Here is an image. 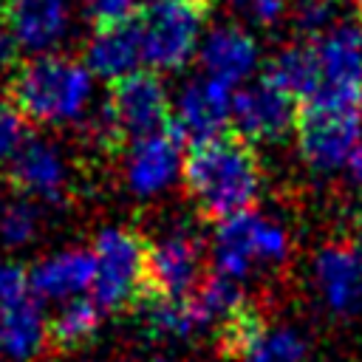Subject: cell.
<instances>
[{
  "label": "cell",
  "instance_id": "1",
  "mask_svg": "<svg viewBox=\"0 0 362 362\" xmlns=\"http://www.w3.org/2000/svg\"><path fill=\"white\" fill-rule=\"evenodd\" d=\"M184 189L201 215L226 221L246 212L260 195V161L255 147L238 133L192 144L181 167Z\"/></svg>",
  "mask_w": 362,
  "mask_h": 362
},
{
  "label": "cell",
  "instance_id": "2",
  "mask_svg": "<svg viewBox=\"0 0 362 362\" xmlns=\"http://www.w3.org/2000/svg\"><path fill=\"white\" fill-rule=\"evenodd\" d=\"M8 102L37 124H71L85 116L93 96V74L65 54H40L11 74Z\"/></svg>",
  "mask_w": 362,
  "mask_h": 362
},
{
  "label": "cell",
  "instance_id": "3",
  "mask_svg": "<svg viewBox=\"0 0 362 362\" xmlns=\"http://www.w3.org/2000/svg\"><path fill=\"white\" fill-rule=\"evenodd\" d=\"M167 85L156 71H136L110 85L105 105L93 119V136L102 147L116 150L173 124Z\"/></svg>",
  "mask_w": 362,
  "mask_h": 362
},
{
  "label": "cell",
  "instance_id": "4",
  "mask_svg": "<svg viewBox=\"0 0 362 362\" xmlns=\"http://www.w3.org/2000/svg\"><path fill=\"white\" fill-rule=\"evenodd\" d=\"M291 255V240L283 223L260 212H240L218 223L212 238L215 272L240 283L255 272L280 269Z\"/></svg>",
  "mask_w": 362,
  "mask_h": 362
},
{
  "label": "cell",
  "instance_id": "5",
  "mask_svg": "<svg viewBox=\"0 0 362 362\" xmlns=\"http://www.w3.org/2000/svg\"><path fill=\"white\" fill-rule=\"evenodd\" d=\"M93 303L102 311H130L147 294V240L127 226H105L93 238Z\"/></svg>",
  "mask_w": 362,
  "mask_h": 362
},
{
  "label": "cell",
  "instance_id": "6",
  "mask_svg": "<svg viewBox=\"0 0 362 362\" xmlns=\"http://www.w3.org/2000/svg\"><path fill=\"white\" fill-rule=\"evenodd\" d=\"M209 0H150L139 17L144 62L156 71H178L201 48Z\"/></svg>",
  "mask_w": 362,
  "mask_h": 362
},
{
  "label": "cell",
  "instance_id": "7",
  "mask_svg": "<svg viewBox=\"0 0 362 362\" xmlns=\"http://www.w3.org/2000/svg\"><path fill=\"white\" fill-rule=\"evenodd\" d=\"M317 54V90L303 107L362 110V28L337 23L311 40Z\"/></svg>",
  "mask_w": 362,
  "mask_h": 362
},
{
  "label": "cell",
  "instance_id": "8",
  "mask_svg": "<svg viewBox=\"0 0 362 362\" xmlns=\"http://www.w3.org/2000/svg\"><path fill=\"white\" fill-rule=\"evenodd\" d=\"M294 133L300 156L314 173L354 170L362 156V110L300 107Z\"/></svg>",
  "mask_w": 362,
  "mask_h": 362
},
{
  "label": "cell",
  "instance_id": "9",
  "mask_svg": "<svg viewBox=\"0 0 362 362\" xmlns=\"http://www.w3.org/2000/svg\"><path fill=\"white\" fill-rule=\"evenodd\" d=\"M204 277V246L192 229L178 226L147 243L144 297L184 300L198 291Z\"/></svg>",
  "mask_w": 362,
  "mask_h": 362
},
{
  "label": "cell",
  "instance_id": "10",
  "mask_svg": "<svg viewBox=\"0 0 362 362\" xmlns=\"http://www.w3.org/2000/svg\"><path fill=\"white\" fill-rule=\"evenodd\" d=\"M232 124L240 139L255 141H280L286 133L297 127L300 102L272 85L269 79H257L235 90L232 96Z\"/></svg>",
  "mask_w": 362,
  "mask_h": 362
},
{
  "label": "cell",
  "instance_id": "11",
  "mask_svg": "<svg viewBox=\"0 0 362 362\" xmlns=\"http://www.w3.org/2000/svg\"><path fill=\"white\" fill-rule=\"evenodd\" d=\"M311 274L317 294L331 314H362V246L351 240H334L320 246L311 263Z\"/></svg>",
  "mask_w": 362,
  "mask_h": 362
},
{
  "label": "cell",
  "instance_id": "12",
  "mask_svg": "<svg viewBox=\"0 0 362 362\" xmlns=\"http://www.w3.org/2000/svg\"><path fill=\"white\" fill-rule=\"evenodd\" d=\"M181 144H184V139L173 124L130 141L127 156H124L127 189L139 198H153V195L164 192L184 167Z\"/></svg>",
  "mask_w": 362,
  "mask_h": 362
},
{
  "label": "cell",
  "instance_id": "13",
  "mask_svg": "<svg viewBox=\"0 0 362 362\" xmlns=\"http://www.w3.org/2000/svg\"><path fill=\"white\" fill-rule=\"evenodd\" d=\"M232 96L235 93L229 85L204 74L195 76L181 88L175 99L173 127L181 133V139H189L192 144L221 136L232 116Z\"/></svg>",
  "mask_w": 362,
  "mask_h": 362
},
{
  "label": "cell",
  "instance_id": "14",
  "mask_svg": "<svg viewBox=\"0 0 362 362\" xmlns=\"http://www.w3.org/2000/svg\"><path fill=\"white\" fill-rule=\"evenodd\" d=\"M8 178L14 189L37 201H62L68 192V164L57 144L28 139L20 153L8 161Z\"/></svg>",
  "mask_w": 362,
  "mask_h": 362
},
{
  "label": "cell",
  "instance_id": "15",
  "mask_svg": "<svg viewBox=\"0 0 362 362\" xmlns=\"http://www.w3.org/2000/svg\"><path fill=\"white\" fill-rule=\"evenodd\" d=\"M14 40L28 54H48L62 42L71 23V0H3Z\"/></svg>",
  "mask_w": 362,
  "mask_h": 362
},
{
  "label": "cell",
  "instance_id": "16",
  "mask_svg": "<svg viewBox=\"0 0 362 362\" xmlns=\"http://www.w3.org/2000/svg\"><path fill=\"white\" fill-rule=\"evenodd\" d=\"M198 59L204 76L218 79L235 90L257 62V42L240 25H218L204 37Z\"/></svg>",
  "mask_w": 362,
  "mask_h": 362
},
{
  "label": "cell",
  "instance_id": "17",
  "mask_svg": "<svg viewBox=\"0 0 362 362\" xmlns=\"http://www.w3.org/2000/svg\"><path fill=\"white\" fill-rule=\"evenodd\" d=\"M51 351L48 320L40 311L34 294L6 305L0 311V354L6 362H40Z\"/></svg>",
  "mask_w": 362,
  "mask_h": 362
},
{
  "label": "cell",
  "instance_id": "18",
  "mask_svg": "<svg viewBox=\"0 0 362 362\" xmlns=\"http://www.w3.org/2000/svg\"><path fill=\"white\" fill-rule=\"evenodd\" d=\"M93 274H96L93 252L65 249L59 255H51L45 260H40L28 272V286H31V294H37L42 300L68 303V300L79 297L85 288L93 286Z\"/></svg>",
  "mask_w": 362,
  "mask_h": 362
},
{
  "label": "cell",
  "instance_id": "19",
  "mask_svg": "<svg viewBox=\"0 0 362 362\" xmlns=\"http://www.w3.org/2000/svg\"><path fill=\"white\" fill-rule=\"evenodd\" d=\"M144 59L141 48V28L139 20L130 25H116V28H102L93 31V37L85 45V65L90 74L107 79L110 85L136 74Z\"/></svg>",
  "mask_w": 362,
  "mask_h": 362
},
{
  "label": "cell",
  "instance_id": "20",
  "mask_svg": "<svg viewBox=\"0 0 362 362\" xmlns=\"http://www.w3.org/2000/svg\"><path fill=\"white\" fill-rule=\"evenodd\" d=\"M263 79H269L272 85H277L280 90H286L288 96H294L297 102L305 105L314 96L317 82H320L314 42L311 40H300V42L286 45L283 51H277L266 62Z\"/></svg>",
  "mask_w": 362,
  "mask_h": 362
},
{
  "label": "cell",
  "instance_id": "21",
  "mask_svg": "<svg viewBox=\"0 0 362 362\" xmlns=\"http://www.w3.org/2000/svg\"><path fill=\"white\" fill-rule=\"evenodd\" d=\"M136 311H141L147 334L158 339H189L201 328H206L192 297H184V300L144 297Z\"/></svg>",
  "mask_w": 362,
  "mask_h": 362
},
{
  "label": "cell",
  "instance_id": "22",
  "mask_svg": "<svg viewBox=\"0 0 362 362\" xmlns=\"http://www.w3.org/2000/svg\"><path fill=\"white\" fill-rule=\"evenodd\" d=\"M102 308L93 300L74 297L48 320V342L54 351H76L93 339L99 331Z\"/></svg>",
  "mask_w": 362,
  "mask_h": 362
},
{
  "label": "cell",
  "instance_id": "23",
  "mask_svg": "<svg viewBox=\"0 0 362 362\" xmlns=\"http://www.w3.org/2000/svg\"><path fill=\"white\" fill-rule=\"evenodd\" d=\"M40 232V209L31 198L14 195L0 198V243L20 249L31 243Z\"/></svg>",
  "mask_w": 362,
  "mask_h": 362
},
{
  "label": "cell",
  "instance_id": "24",
  "mask_svg": "<svg viewBox=\"0 0 362 362\" xmlns=\"http://www.w3.org/2000/svg\"><path fill=\"white\" fill-rule=\"evenodd\" d=\"M79 6H82L85 20L93 25V31L130 25L141 17L139 0H79Z\"/></svg>",
  "mask_w": 362,
  "mask_h": 362
},
{
  "label": "cell",
  "instance_id": "25",
  "mask_svg": "<svg viewBox=\"0 0 362 362\" xmlns=\"http://www.w3.org/2000/svg\"><path fill=\"white\" fill-rule=\"evenodd\" d=\"M294 23L303 40H317L337 25V3L334 0H297Z\"/></svg>",
  "mask_w": 362,
  "mask_h": 362
},
{
  "label": "cell",
  "instance_id": "26",
  "mask_svg": "<svg viewBox=\"0 0 362 362\" xmlns=\"http://www.w3.org/2000/svg\"><path fill=\"white\" fill-rule=\"evenodd\" d=\"M28 139V119L8 99H0V161H11Z\"/></svg>",
  "mask_w": 362,
  "mask_h": 362
},
{
  "label": "cell",
  "instance_id": "27",
  "mask_svg": "<svg viewBox=\"0 0 362 362\" xmlns=\"http://www.w3.org/2000/svg\"><path fill=\"white\" fill-rule=\"evenodd\" d=\"M31 294L28 272L11 260H0V311Z\"/></svg>",
  "mask_w": 362,
  "mask_h": 362
},
{
  "label": "cell",
  "instance_id": "28",
  "mask_svg": "<svg viewBox=\"0 0 362 362\" xmlns=\"http://www.w3.org/2000/svg\"><path fill=\"white\" fill-rule=\"evenodd\" d=\"M17 51H20V45H17V40H14V31H11L8 20H6V11H3V0H0V65H8V62H14Z\"/></svg>",
  "mask_w": 362,
  "mask_h": 362
},
{
  "label": "cell",
  "instance_id": "29",
  "mask_svg": "<svg viewBox=\"0 0 362 362\" xmlns=\"http://www.w3.org/2000/svg\"><path fill=\"white\" fill-rule=\"evenodd\" d=\"M354 175H356V181L362 184V156L356 158V164H354Z\"/></svg>",
  "mask_w": 362,
  "mask_h": 362
},
{
  "label": "cell",
  "instance_id": "30",
  "mask_svg": "<svg viewBox=\"0 0 362 362\" xmlns=\"http://www.w3.org/2000/svg\"><path fill=\"white\" fill-rule=\"evenodd\" d=\"M147 362H181V359H173V356H153V359H147Z\"/></svg>",
  "mask_w": 362,
  "mask_h": 362
},
{
  "label": "cell",
  "instance_id": "31",
  "mask_svg": "<svg viewBox=\"0 0 362 362\" xmlns=\"http://www.w3.org/2000/svg\"><path fill=\"white\" fill-rule=\"evenodd\" d=\"M351 3H354V8H356V11H359V17H362V0H351Z\"/></svg>",
  "mask_w": 362,
  "mask_h": 362
}]
</instances>
